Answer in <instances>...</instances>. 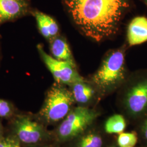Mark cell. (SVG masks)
<instances>
[{
  "instance_id": "cell-1",
  "label": "cell",
  "mask_w": 147,
  "mask_h": 147,
  "mask_svg": "<svg viewBox=\"0 0 147 147\" xmlns=\"http://www.w3.org/2000/svg\"><path fill=\"white\" fill-rule=\"evenodd\" d=\"M71 20L86 36L96 42L118 31L129 0H62Z\"/></svg>"
},
{
  "instance_id": "cell-2",
  "label": "cell",
  "mask_w": 147,
  "mask_h": 147,
  "mask_svg": "<svg viewBox=\"0 0 147 147\" xmlns=\"http://www.w3.org/2000/svg\"><path fill=\"white\" fill-rule=\"evenodd\" d=\"M117 92L120 113L134 126L147 112V69L129 74Z\"/></svg>"
},
{
  "instance_id": "cell-3",
  "label": "cell",
  "mask_w": 147,
  "mask_h": 147,
  "mask_svg": "<svg viewBox=\"0 0 147 147\" xmlns=\"http://www.w3.org/2000/svg\"><path fill=\"white\" fill-rule=\"evenodd\" d=\"M123 48L111 50L106 54L99 68L89 81L102 98L118 91L129 76Z\"/></svg>"
},
{
  "instance_id": "cell-4",
  "label": "cell",
  "mask_w": 147,
  "mask_h": 147,
  "mask_svg": "<svg viewBox=\"0 0 147 147\" xmlns=\"http://www.w3.org/2000/svg\"><path fill=\"white\" fill-rule=\"evenodd\" d=\"M75 106L68 86L55 82L47 89L42 106L36 115L47 127L56 126Z\"/></svg>"
},
{
  "instance_id": "cell-5",
  "label": "cell",
  "mask_w": 147,
  "mask_h": 147,
  "mask_svg": "<svg viewBox=\"0 0 147 147\" xmlns=\"http://www.w3.org/2000/svg\"><path fill=\"white\" fill-rule=\"evenodd\" d=\"M10 132L24 147H32L54 142L53 132L36 115L17 113L10 119Z\"/></svg>"
},
{
  "instance_id": "cell-6",
  "label": "cell",
  "mask_w": 147,
  "mask_h": 147,
  "mask_svg": "<svg viewBox=\"0 0 147 147\" xmlns=\"http://www.w3.org/2000/svg\"><path fill=\"white\" fill-rule=\"evenodd\" d=\"M101 115L96 107L76 105L66 117L52 130L53 141L60 145L72 140L93 124Z\"/></svg>"
},
{
  "instance_id": "cell-7",
  "label": "cell",
  "mask_w": 147,
  "mask_h": 147,
  "mask_svg": "<svg viewBox=\"0 0 147 147\" xmlns=\"http://www.w3.org/2000/svg\"><path fill=\"white\" fill-rule=\"evenodd\" d=\"M37 47L40 57L52 74L55 82L69 87L84 80L77 70L76 64L53 58L45 51L41 44H38Z\"/></svg>"
},
{
  "instance_id": "cell-8",
  "label": "cell",
  "mask_w": 147,
  "mask_h": 147,
  "mask_svg": "<svg viewBox=\"0 0 147 147\" xmlns=\"http://www.w3.org/2000/svg\"><path fill=\"white\" fill-rule=\"evenodd\" d=\"M107 135L103 124L96 121L72 140L61 145V147H106L109 144Z\"/></svg>"
},
{
  "instance_id": "cell-9",
  "label": "cell",
  "mask_w": 147,
  "mask_h": 147,
  "mask_svg": "<svg viewBox=\"0 0 147 147\" xmlns=\"http://www.w3.org/2000/svg\"><path fill=\"white\" fill-rule=\"evenodd\" d=\"M69 88L77 106L94 108L102 99L98 90L89 80L84 79L74 83Z\"/></svg>"
},
{
  "instance_id": "cell-10",
  "label": "cell",
  "mask_w": 147,
  "mask_h": 147,
  "mask_svg": "<svg viewBox=\"0 0 147 147\" xmlns=\"http://www.w3.org/2000/svg\"><path fill=\"white\" fill-rule=\"evenodd\" d=\"M30 0H0V26L31 15Z\"/></svg>"
},
{
  "instance_id": "cell-11",
  "label": "cell",
  "mask_w": 147,
  "mask_h": 147,
  "mask_svg": "<svg viewBox=\"0 0 147 147\" xmlns=\"http://www.w3.org/2000/svg\"><path fill=\"white\" fill-rule=\"evenodd\" d=\"M127 42L135 46L147 42V18L143 16L134 18L127 28Z\"/></svg>"
},
{
  "instance_id": "cell-12",
  "label": "cell",
  "mask_w": 147,
  "mask_h": 147,
  "mask_svg": "<svg viewBox=\"0 0 147 147\" xmlns=\"http://www.w3.org/2000/svg\"><path fill=\"white\" fill-rule=\"evenodd\" d=\"M31 15L36 19L40 33L49 42L59 35L58 23L51 16L36 9H33Z\"/></svg>"
},
{
  "instance_id": "cell-13",
  "label": "cell",
  "mask_w": 147,
  "mask_h": 147,
  "mask_svg": "<svg viewBox=\"0 0 147 147\" xmlns=\"http://www.w3.org/2000/svg\"><path fill=\"white\" fill-rule=\"evenodd\" d=\"M49 42L50 53L53 58L76 64L68 43L64 37L59 34Z\"/></svg>"
},
{
  "instance_id": "cell-14",
  "label": "cell",
  "mask_w": 147,
  "mask_h": 147,
  "mask_svg": "<svg viewBox=\"0 0 147 147\" xmlns=\"http://www.w3.org/2000/svg\"><path fill=\"white\" fill-rule=\"evenodd\" d=\"M127 123L125 117L121 113H117L110 116L104 123L103 127L107 135H118L124 131Z\"/></svg>"
},
{
  "instance_id": "cell-15",
  "label": "cell",
  "mask_w": 147,
  "mask_h": 147,
  "mask_svg": "<svg viewBox=\"0 0 147 147\" xmlns=\"http://www.w3.org/2000/svg\"><path fill=\"white\" fill-rule=\"evenodd\" d=\"M116 143L118 147H136L138 143V135L134 130L123 132L118 134Z\"/></svg>"
},
{
  "instance_id": "cell-16",
  "label": "cell",
  "mask_w": 147,
  "mask_h": 147,
  "mask_svg": "<svg viewBox=\"0 0 147 147\" xmlns=\"http://www.w3.org/2000/svg\"><path fill=\"white\" fill-rule=\"evenodd\" d=\"M134 131L138 137V144L147 143V112L134 125Z\"/></svg>"
},
{
  "instance_id": "cell-17",
  "label": "cell",
  "mask_w": 147,
  "mask_h": 147,
  "mask_svg": "<svg viewBox=\"0 0 147 147\" xmlns=\"http://www.w3.org/2000/svg\"><path fill=\"white\" fill-rule=\"evenodd\" d=\"M17 113V110L12 102L0 99V119L10 120Z\"/></svg>"
},
{
  "instance_id": "cell-18",
  "label": "cell",
  "mask_w": 147,
  "mask_h": 147,
  "mask_svg": "<svg viewBox=\"0 0 147 147\" xmlns=\"http://www.w3.org/2000/svg\"><path fill=\"white\" fill-rule=\"evenodd\" d=\"M0 147H24L15 136L9 133L0 140Z\"/></svg>"
},
{
  "instance_id": "cell-19",
  "label": "cell",
  "mask_w": 147,
  "mask_h": 147,
  "mask_svg": "<svg viewBox=\"0 0 147 147\" xmlns=\"http://www.w3.org/2000/svg\"><path fill=\"white\" fill-rule=\"evenodd\" d=\"M32 147H61V145L56 142H52Z\"/></svg>"
},
{
  "instance_id": "cell-20",
  "label": "cell",
  "mask_w": 147,
  "mask_h": 147,
  "mask_svg": "<svg viewBox=\"0 0 147 147\" xmlns=\"http://www.w3.org/2000/svg\"><path fill=\"white\" fill-rule=\"evenodd\" d=\"M5 135L4 127L1 121V119H0V140Z\"/></svg>"
},
{
  "instance_id": "cell-21",
  "label": "cell",
  "mask_w": 147,
  "mask_h": 147,
  "mask_svg": "<svg viewBox=\"0 0 147 147\" xmlns=\"http://www.w3.org/2000/svg\"><path fill=\"white\" fill-rule=\"evenodd\" d=\"M106 147H118L117 146L116 143H109L107 146Z\"/></svg>"
},
{
  "instance_id": "cell-22",
  "label": "cell",
  "mask_w": 147,
  "mask_h": 147,
  "mask_svg": "<svg viewBox=\"0 0 147 147\" xmlns=\"http://www.w3.org/2000/svg\"><path fill=\"white\" fill-rule=\"evenodd\" d=\"M136 147H147V143L138 144Z\"/></svg>"
},
{
  "instance_id": "cell-23",
  "label": "cell",
  "mask_w": 147,
  "mask_h": 147,
  "mask_svg": "<svg viewBox=\"0 0 147 147\" xmlns=\"http://www.w3.org/2000/svg\"><path fill=\"white\" fill-rule=\"evenodd\" d=\"M143 2H144V3H146V5H147V0H142Z\"/></svg>"
},
{
  "instance_id": "cell-24",
  "label": "cell",
  "mask_w": 147,
  "mask_h": 147,
  "mask_svg": "<svg viewBox=\"0 0 147 147\" xmlns=\"http://www.w3.org/2000/svg\"><path fill=\"white\" fill-rule=\"evenodd\" d=\"M0 51H1V50H0ZM0 56H1V54H0Z\"/></svg>"
}]
</instances>
